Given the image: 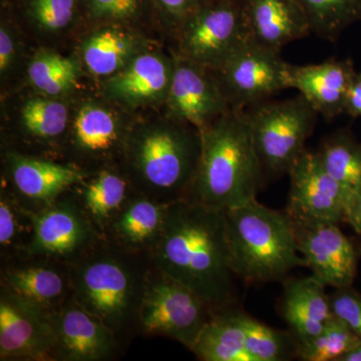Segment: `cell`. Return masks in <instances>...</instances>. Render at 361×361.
Returning <instances> with one entry per match:
<instances>
[{
  "instance_id": "obj_26",
  "label": "cell",
  "mask_w": 361,
  "mask_h": 361,
  "mask_svg": "<svg viewBox=\"0 0 361 361\" xmlns=\"http://www.w3.org/2000/svg\"><path fill=\"white\" fill-rule=\"evenodd\" d=\"M130 180L116 171H101L85 185L80 203L97 229L104 231L127 205Z\"/></svg>"
},
{
  "instance_id": "obj_8",
  "label": "cell",
  "mask_w": 361,
  "mask_h": 361,
  "mask_svg": "<svg viewBox=\"0 0 361 361\" xmlns=\"http://www.w3.org/2000/svg\"><path fill=\"white\" fill-rule=\"evenodd\" d=\"M213 314L198 294L152 264L137 312L142 332L169 337L191 350Z\"/></svg>"
},
{
  "instance_id": "obj_16",
  "label": "cell",
  "mask_w": 361,
  "mask_h": 361,
  "mask_svg": "<svg viewBox=\"0 0 361 361\" xmlns=\"http://www.w3.org/2000/svg\"><path fill=\"white\" fill-rule=\"evenodd\" d=\"M174 66V58L161 52L142 51L122 71L106 78L104 94L130 108L165 104Z\"/></svg>"
},
{
  "instance_id": "obj_5",
  "label": "cell",
  "mask_w": 361,
  "mask_h": 361,
  "mask_svg": "<svg viewBox=\"0 0 361 361\" xmlns=\"http://www.w3.org/2000/svg\"><path fill=\"white\" fill-rule=\"evenodd\" d=\"M102 245L71 265V297L118 336L137 325L149 269L135 264L127 249Z\"/></svg>"
},
{
  "instance_id": "obj_33",
  "label": "cell",
  "mask_w": 361,
  "mask_h": 361,
  "mask_svg": "<svg viewBox=\"0 0 361 361\" xmlns=\"http://www.w3.org/2000/svg\"><path fill=\"white\" fill-rule=\"evenodd\" d=\"M51 97L28 99L20 111L21 125L26 133L42 141L61 137L70 123V111L66 104Z\"/></svg>"
},
{
  "instance_id": "obj_6",
  "label": "cell",
  "mask_w": 361,
  "mask_h": 361,
  "mask_svg": "<svg viewBox=\"0 0 361 361\" xmlns=\"http://www.w3.org/2000/svg\"><path fill=\"white\" fill-rule=\"evenodd\" d=\"M245 111L263 169L288 174L314 130L318 113L301 94L254 104Z\"/></svg>"
},
{
  "instance_id": "obj_13",
  "label": "cell",
  "mask_w": 361,
  "mask_h": 361,
  "mask_svg": "<svg viewBox=\"0 0 361 361\" xmlns=\"http://www.w3.org/2000/svg\"><path fill=\"white\" fill-rule=\"evenodd\" d=\"M174 61L165 102L168 116L202 130L231 110L212 71L177 54Z\"/></svg>"
},
{
  "instance_id": "obj_17",
  "label": "cell",
  "mask_w": 361,
  "mask_h": 361,
  "mask_svg": "<svg viewBox=\"0 0 361 361\" xmlns=\"http://www.w3.org/2000/svg\"><path fill=\"white\" fill-rule=\"evenodd\" d=\"M356 75L353 61L329 59L322 63H289V87L300 92L318 115L332 120L345 111L348 92Z\"/></svg>"
},
{
  "instance_id": "obj_25",
  "label": "cell",
  "mask_w": 361,
  "mask_h": 361,
  "mask_svg": "<svg viewBox=\"0 0 361 361\" xmlns=\"http://www.w3.org/2000/svg\"><path fill=\"white\" fill-rule=\"evenodd\" d=\"M204 361H253L246 348L240 311H216L191 348Z\"/></svg>"
},
{
  "instance_id": "obj_7",
  "label": "cell",
  "mask_w": 361,
  "mask_h": 361,
  "mask_svg": "<svg viewBox=\"0 0 361 361\" xmlns=\"http://www.w3.org/2000/svg\"><path fill=\"white\" fill-rule=\"evenodd\" d=\"M177 56L210 71L252 42L243 0H205L175 35Z\"/></svg>"
},
{
  "instance_id": "obj_41",
  "label": "cell",
  "mask_w": 361,
  "mask_h": 361,
  "mask_svg": "<svg viewBox=\"0 0 361 361\" xmlns=\"http://www.w3.org/2000/svg\"><path fill=\"white\" fill-rule=\"evenodd\" d=\"M337 361H361V339Z\"/></svg>"
},
{
  "instance_id": "obj_30",
  "label": "cell",
  "mask_w": 361,
  "mask_h": 361,
  "mask_svg": "<svg viewBox=\"0 0 361 361\" xmlns=\"http://www.w3.org/2000/svg\"><path fill=\"white\" fill-rule=\"evenodd\" d=\"M157 20L151 0H82V21L133 28Z\"/></svg>"
},
{
  "instance_id": "obj_10",
  "label": "cell",
  "mask_w": 361,
  "mask_h": 361,
  "mask_svg": "<svg viewBox=\"0 0 361 361\" xmlns=\"http://www.w3.org/2000/svg\"><path fill=\"white\" fill-rule=\"evenodd\" d=\"M288 68L280 52L251 42L212 71L231 110H246L289 89Z\"/></svg>"
},
{
  "instance_id": "obj_40",
  "label": "cell",
  "mask_w": 361,
  "mask_h": 361,
  "mask_svg": "<svg viewBox=\"0 0 361 361\" xmlns=\"http://www.w3.org/2000/svg\"><path fill=\"white\" fill-rule=\"evenodd\" d=\"M344 114L355 118L361 116V73H356L355 80L349 90Z\"/></svg>"
},
{
  "instance_id": "obj_19",
  "label": "cell",
  "mask_w": 361,
  "mask_h": 361,
  "mask_svg": "<svg viewBox=\"0 0 361 361\" xmlns=\"http://www.w3.org/2000/svg\"><path fill=\"white\" fill-rule=\"evenodd\" d=\"M243 6L252 42L272 51L311 32L296 0H243Z\"/></svg>"
},
{
  "instance_id": "obj_1",
  "label": "cell",
  "mask_w": 361,
  "mask_h": 361,
  "mask_svg": "<svg viewBox=\"0 0 361 361\" xmlns=\"http://www.w3.org/2000/svg\"><path fill=\"white\" fill-rule=\"evenodd\" d=\"M149 255L152 264L198 294L214 312L236 300L225 211L190 200L169 204Z\"/></svg>"
},
{
  "instance_id": "obj_34",
  "label": "cell",
  "mask_w": 361,
  "mask_h": 361,
  "mask_svg": "<svg viewBox=\"0 0 361 361\" xmlns=\"http://www.w3.org/2000/svg\"><path fill=\"white\" fill-rule=\"evenodd\" d=\"M361 338L332 317L316 336L298 342L297 357L303 361H337Z\"/></svg>"
},
{
  "instance_id": "obj_15",
  "label": "cell",
  "mask_w": 361,
  "mask_h": 361,
  "mask_svg": "<svg viewBox=\"0 0 361 361\" xmlns=\"http://www.w3.org/2000/svg\"><path fill=\"white\" fill-rule=\"evenodd\" d=\"M0 357L1 360L56 357L49 313L6 291L2 292L0 300Z\"/></svg>"
},
{
  "instance_id": "obj_12",
  "label": "cell",
  "mask_w": 361,
  "mask_h": 361,
  "mask_svg": "<svg viewBox=\"0 0 361 361\" xmlns=\"http://www.w3.org/2000/svg\"><path fill=\"white\" fill-rule=\"evenodd\" d=\"M291 220L297 247L313 275L326 286H351L357 272L358 251L338 224Z\"/></svg>"
},
{
  "instance_id": "obj_21",
  "label": "cell",
  "mask_w": 361,
  "mask_h": 361,
  "mask_svg": "<svg viewBox=\"0 0 361 361\" xmlns=\"http://www.w3.org/2000/svg\"><path fill=\"white\" fill-rule=\"evenodd\" d=\"M4 291L45 313L58 310L71 297V272L51 265L13 267L4 273Z\"/></svg>"
},
{
  "instance_id": "obj_28",
  "label": "cell",
  "mask_w": 361,
  "mask_h": 361,
  "mask_svg": "<svg viewBox=\"0 0 361 361\" xmlns=\"http://www.w3.org/2000/svg\"><path fill=\"white\" fill-rule=\"evenodd\" d=\"M27 77L30 85L44 96L59 97L77 85L80 66L73 59L42 49L28 63Z\"/></svg>"
},
{
  "instance_id": "obj_2",
  "label": "cell",
  "mask_w": 361,
  "mask_h": 361,
  "mask_svg": "<svg viewBox=\"0 0 361 361\" xmlns=\"http://www.w3.org/2000/svg\"><path fill=\"white\" fill-rule=\"evenodd\" d=\"M201 149L200 130L167 116L129 129L122 152L135 193L171 204L187 198Z\"/></svg>"
},
{
  "instance_id": "obj_4",
  "label": "cell",
  "mask_w": 361,
  "mask_h": 361,
  "mask_svg": "<svg viewBox=\"0 0 361 361\" xmlns=\"http://www.w3.org/2000/svg\"><path fill=\"white\" fill-rule=\"evenodd\" d=\"M225 220L233 271L244 282L280 281L291 270L307 267L286 211L255 200L226 210Z\"/></svg>"
},
{
  "instance_id": "obj_14",
  "label": "cell",
  "mask_w": 361,
  "mask_h": 361,
  "mask_svg": "<svg viewBox=\"0 0 361 361\" xmlns=\"http://www.w3.org/2000/svg\"><path fill=\"white\" fill-rule=\"evenodd\" d=\"M49 319L59 360H106L118 350L115 332L75 302L73 297L49 313Z\"/></svg>"
},
{
  "instance_id": "obj_27",
  "label": "cell",
  "mask_w": 361,
  "mask_h": 361,
  "mask_svg": "<svg viewBox=\"0 0 361 361\" xmlns=\"http://www.w3.org/2000/svg\"><path fill=\"white\" fill-rule=\"evenodd\" d=\"M316 155L325 171L349 191L361 186V144L350 130H339L323 140Z\"/></svg>"
},
{
  "instance_id": "obj_32",
  "label": "cell",
  "mask_w": 361,
  "mask_h": 361,
  "mask_svg": "<svg viewBox=\"0 0 361 361\" xmlns=\"http://www.w3.org/2000/svg\"><path fill=\"white\" fill-rule=\"evenodd\" d=\"M245 332L246 348L253 361H286L297 357L298 341L291 332L268 326L240 312Z\"/></svg>"
},
{
  "instance_id": "obj_42",
  "label": "cell",
  "mask_w": 361,
  "mask_h": 361,
  "mask_svg": "<svg viewBox=\"0 0 361 361\" xmlns=\"http://www.w3.org/2000/svg\"><path fill=\"white\" fill-rule=\"evenodd\" d=\"M6 1H13V0H6Z\"/></svg>"
},
{
  "instance_id": "obj_29",
  "label": "cell",
  "mask_w": 361,
  "mask_h": 361,
  "mask_svg": "<svg viewBox=\"0 0 361 361\" xmlns=\"http://www.w3.org/2000/svg\"><path fill=\"white\" fill-rule=\"evenodd\" d=\"M302 7L311 32L334 42L341 32L361 20V0H296Z\"/></svg>"
},
{
  "instance_id": "obj_23",
  "label": "cell",
  "mask_w": 361,
  "mask_h": 361,
  "mask_svg": "<svg viewBox=\"0 0 361 361\" xmlns=\"http://www.w3.org/2000/svg\"><path fill=\"white\" fill-rule=\"evenodd\" d=\"M135 30L120 25L94 26L80 45V56L92 75L108 78L141 54V39Z\"/></svg>"
},
{
  "instance_id": "obj_35",
  "label": "cell",
  "mask_w": 361,
  "mask_h": 361,
  "mask_svg": "<svg viewBox=\"0 0 361 361\" xmlns=\"http://www.w3.org/2000/svg\"><path fill=\"white\" fill-rule=\"evenodd\" d=\"M30 210L18 205L7 196L1 195L0 200V245L4 250H20L25 253V245L20 240L25 229H32Z\"/></svg>"
},
{
  "instance_id": "obj_37",
  "label": "cell",
  "mask_w": 361,
  "mask_h": 361,
  "mask_svg": "<svg viewBox=\"0 0 361 361\" xmlns=\"http://www.w3.org/2000/svg\"><path fill=\"white\" fill-rule=\"evenodd\" d=\"M204 1L205 0H151L158 23L174 35L188 16Z\"/></svg>"
},
{
  "instance_id": "obj_22",
  "label": "cell",
  "mask_w": 361,
  "mask_h": 361,
  "mask_svg": "<svg viewBox=\"0 0 361 361\" xmlns=\"http://www.w3.org/2000/svg\"><path fill=\"white\" fill-rule=\"evenodd\" d=\"M128 132L115 111L89 102L78 109L73 118L71 142L80 155L102 158L123 149Z\"/></svg>"
},
{
  "instance_id": "obj_20",
  "label": "cell",
  "mask_w": 361,
  "mask_h": 361,
  "mask_svg": "<svg viewBox=\"0 0 361 361\" xmlns=\"http://www.w3.org/2000/svg\"><path fill=\"white\" fill-rule=\"evenodd\" d=\"M325 287L313 274L285 282L281 313L297 341L316 336L334 317Z\"/></svg>"
},
{
  "instance_id": "obj_38",
  "label": "cell",
  "mask_w": 361,
  "mask_h": 361,
  "mask_svg": "<svg viewBox=\"0 0 361 361\" xmlns=\"http://www.w3.org/2000/svg\"><path fill=\"white\" fill-rule=\"evenodd\" d=\"M16 58V42L13 35V30L7 20L6 9L4 8V18H2L0 27V73L2 77L6 75L13 68Z\"/></svg>"
},
{
  "instance_id": "obj_31",
  "label": "cell",
  "mask_w": 361,
  "mask_h": 361,
  "mask_svg": "<svg viewBox=\"0 0 361 361\" xmlns=\"http://www.w3.org/2000/svg\"><path fill=\"white\" fill-rule=\"evenodd\" d=\"M7 2L39 32H63L82 21V0H13Z\"/></svg>"
},
{
  "instance_id": "obj_11",
  "label": "cell",
  "mask_w": 361,
  "mask_h": 361,
  "mask_svg": "<svg viewBox=\"0 0 361 361\" xmlns=\"http://www.w3.org/2000/svg\"><path fill=\"white\" fill-rule=\"evenodd\" d=\"M288 175L290 192L286 212L291 219L344 222L346 204L353 192L325 171L314 152L305 149Z\"/></svg>"
},
{
  "instance_id": "obj_36",
  "label": "cell",
  "mask_w": 361,
  "mask_h": 361,
  "mask_svg": "<svg viewBox=\"0 0 361 361\" xmlns=\"http://www.w3.org/2000/svg\"><path fill=\"white\" fill-rule=\"evenodd\" d=\"M329 303L332 316L361 338V294L351 286L336 288Z\"/></svg>"
},
{
  "instance_id": "obj_24",
  "label": "cell",
  "mask_w": 361,
  "mask_h": 361,
  "mask_svg": "<svg viewBox=\"0 0 361 361\" xmlns=\"http://www.w3.org/2000/svg\"><path fill=\"white\" fill-rule=\"evenodd\" d=\"M168 205L135 193L106 231L115 238L116 245L149 253L163 229Z\"/></svg>"
},
{
  "instance_id": "obj_39",
  "label": "cell",
  "mask_w": 361,
  "mask_h": 361,
  "mask_svg": "<svg viewBox=\"0 0 361 361\" xmlns=\"http://www.w3.org/2000/svg\"><path fill=\"white\" fill-rule=\"evenodd\" d=\"M344 222L348 223L361 236V186L353 191L346 204Z\"/></svg>"
},
{
  "instance_id": "obj_3",
  "label": "cell",
  "mask_w": 361,
  "mask_h": 361,
  "mask_svg": "<svg viewBox=\"0 0 361 361\" xmlns=\"http://www.w3.org/2000/svg\"><path fill=\"white\" fill-rule=\"evenodd\" d=\"M200 132V161L185 200L223 211L255 201L264 169L245 111L230 110Z\"/></svg>"
},
{
  "instance_id": "obj_18",
  "label": "cell",
  "mask_w": 361,
  "mask_h": 361,
  "mask_svg": "<svg viewBox=\"0 0 361 361\" xmlns=\"http://www.w3.org/2000/svg\"><path fill=\"white\" fill-rule=\"evenodd\" d=\"M7 167L13 186L26 200L51 205L70 188L84 182L85 175L73 166L9 153Z\"/></svg>"
},
{
  "instance_id": "obj_9",
  "label": "cell",
  "mask_w": 361,
  "mask_h": 361,
  "mask_svg": "<svg viewBox=\"0 0 361 361\" xmlns=\"http://www.w3.org/2000/svg\"><path fill=\"white\" fill-rule=\"evenodd\" d=\"M32 236L26 247L27 258L51 259L75 264L101 242V234L80 202L54 201L30 210Z\"/></svg>"
}]
</instances>
